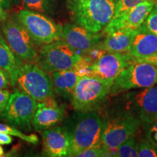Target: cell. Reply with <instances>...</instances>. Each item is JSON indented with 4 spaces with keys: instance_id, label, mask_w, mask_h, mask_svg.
Returning <instances> with one entry per match:
<instances>
[{
    "instance_id": "obj_34",
    "label": "cell",
    "mask_w": 157,
    "mask_h": 157,
    "mask_svg": "<svg viewBox=\"0 0 157 157\" xmlns=\"http://www.w3.org/2000/svg\"><path fill=\"white\" fill-rule=\"evenodd\" d=\"M149 125H151V126L149 127V128L148 129V136L151 135L153 132L157 131V120L156 121H154V123L151 124Z\"/></svg>"
},
{
    "instance_id": "obj_18",
    "label": "cell",
    "mask_w": 157,
    "mask_h": 157,
    "mask_svg": "<svg viewBox=\"0 0 157 157\" xmlns=\"http://www.w3.org/2000/svg\"><path fill=\"white\" fill-rule=\"evenodd\" d=\"M136 29H117L105 34L98 46L107 52H127Z\"/></svg>"
},
{
    "instance_id": "obj_3",
    "label": "cell",
    "mask_w": 157,
    "mask_h": 157,
    "mask_svg": "<svg viewBox=\"0 0 157 157\" xmlns=\"http://www.w3.org/2000/svg\"><path fill=\"white\" fill-rule=\"evenodd\" d=\"M140 123L138 118L128 110L103 119L101 145L108 156H113L118 147L134 136Z\"/></svg>"
},
{
    "instance_id": "obj_4",
    "label": "cell",
    "mask_w": 157,
    "mask_h": 157,
    "mask_svg": "<svg viewBox=\"0 0 157 157\" xmlns=\"http://www.w3.org/2000/svg\"><path fill=\"white\" fill-rule=\"evenodd\" d=\"M113 83L95 76H82L71 100L74 109L77 112L95 111L111 93Z\"/></svg>"
},
{
    "instance_id": "obj_19",
    "label": "cell",
    "mask_w": 157,
    "mask_h": 157,
    "mask_svg": "<svg viewBox=\"0 0 157 157\" xmlns=\"http://www.w3.org/2000/svg\"><path fill=\"white\" fill-rule=\"evenodd\" d=\"M82 76L75 68L59 71L52 73L54 93L68 100H71L74 87Z\"/></svg>"
},
{
    "instance_id": "obj_35",
    "label": "cell",
    "mask_w": 157,
    "mask_h": 157,
    "mask_svg": "<svg viewBox=\"0 0 157 157\" xmlns=\"http://www.w3.org/2000/svg\"><path fill=\"white\" fill-rule=\"evenodd\" d=\"M152 134H153V135H154V136H153V138H154V140H151V141H152V142H154V143H157V131H156V132H153ZM149 136H150V135H149Z\"/></svg>"
},
{
    "instance_id": "obj_33",
    "label": "cell",
    "mask_w": 157,
    "mask_h": 157,
    "mask_svg": "<svg viewBox=\"0 0 157 157\" xmlns=\"http://www.w3.org/2000/svg\"><path fill=\"white\" fill-rule=\"evenodd\" d=\"M0 5L2 6L4 9L9 10L11 7L12 0H0Z\"/></svg>"
},
{
    "instance_id": "obj_27",
    "label": "cell",
    "mask_w": 157,
    "mask_h": 157,
    "mask_svg": "<svg viewBox=\"0 0 157 157\" xmlns=\"http://www.w3.org/2000/svg\"><path fill=\"white\" fill-rule=\"evenodd\" d=\"M143 25L148 31L157 36V3L149 13L148 16L143 23Z\"/></svg>"
},
{
    "instance_id": "obj_21",
    "label": "cell",
    "mask_w": 157,
    "mask_h": 157,
    "mask_svg": "<svg viewBox=\"0 0 157 157\" xmlns=\"http://www.w3.org/2000/svg\"><path fill=\"white\" fill-rule=\"evenodd\" d=\"M23 9L39 12L45 15L53 14L56 10L55 0H15Z\"/></svg>"
},
{
    "instance_id": "obj_15",
    "label": "cell",
    "mask_w": 157,
    "mask_h": 157,
    "mask_svg": "<svg viewBox=\"0 0 157 157\" xmlns=\"http://www.w3.org/2000/svg\"><path fill=\"white\" fill-rule=\"evenodd\" d=\"M66 109L63 105L58 104L54 97L48 98L37 103L32 127L37 132L53 127L63 120Z\"/></svg>"
},
{
    "instance_id": "obj_10",
    "label": "cell",
    "mask_w": 157,
    "mask_h": 157,
    "mask_svg": "<svg viewBox=\"0 0 157 157\" xmlns=\"http://www.w3.org/2000/svg\"><path fill=\"white\" fill-rule=\"evenodd\" d=\"M3 36L13 52L22 60L36 61L39 51L37 45L18 18L7 19L2 28Z\"/></svg>"
},
{
    "instance_id": "obj_12",
    "label": "cell",
    "mask_w": 157,
    "mask_h": 157,
    "mask_svg": "<svg viewBox=\"0 0 157 157\" xmlns=\"http://www.w3.org/2000/svg\"><path fill=\"white\" fill-rule=\"evenodd\" d=\"M134 59L127 52H106L91 66V76L111 82Z\"/></svg>"
},
{
    "instance_id": "obj_2",
    "label": "cell",
    "mask_w": 157,
    "mask_h": 157,
    "mask_svg": "<svg viewBox=\"0 0 157 157\" xmlns=\"http://www.w3.org/2000/svg\"><path fill=\"white\" fill-rule=\"evenodd\" d=\"M103 119L97 111L78 112L71 129L68 156H76L82 151L101 145Z\"/></svg>"
},
{
    "instance_id": "obj_8",
    "label": "cell",
    "mask_w": 157,
    "mask_h": 157,
    "mask_svg": "<svg viewBox=\"0 0 157 157\" xmlns=\"http://www.w3.org/2000/svg\"><path fill=\"white\" fill-rule=\"evenodd\" d=\"M157 84V66L140 62L129 65L115 78L111 94L117 95L130 90L142 89Z\"/></svg>"
},
{
    "instance_id": "obj_7",
    "label": "cell",
    "mask_w": 157,
    "mask_h": 157,
    "mask_svg": "<svg viewBox=\"0 0 157 157\" xmlns=\"http://www.w3.org/2000/svg\"><path fill=\"white\" fill-rule=\"evenodd\" d=\"M17 18L39 47L62 39L63 25L48 15L23 9Z\"/></svg>"
},
{
    "instance_id": "obj_20",
    "label": "cell",
    "mask_w": 157,
    "mask_h": 157,
    "mask_svg": "<svg viewBox=\"0 0 157 157\" xmlns=\"http://www.w3.org/2000/svg\"><path fill=\"white\" fill-rule=\"evenodd\" d=\"M23 63L22 59L13 52L5 37L0 34V68L10 74L11 85H15L17 72Z\"/></svg>"
},
{
    "instance_id": "obj_16",
    "label": "cell",
    "mask_w": 157,
    "mask_h": 157,
    "mask_svg": "<svg viewBox=\"0 0 157 157\" xmlns=\"http://www.w3.org/2000/svg\"><path fill=\"white\" fill-rule=\"evenodd\" d=\"M43 151L47 156H68L71 148V135L65 127H53L42 131Z\"/></svg>"
},
{
    "instance_id": "obj_22",
    "label": "cell",
    "mask_w": 157,
    "mask_h": 157,
    "mask_svg": "<svg viewBox=\"0 0 157 157\" xmlns=\"http://www.w3.org/2000/svg\"><path fill=\"white\" fill-rule=\"evenodd\" d=\"M138 145L134 136L121 144L116 150L113 157H137L138 156Z\"/></svg>"
},
{
    "instance_id": "obj_29",
    "label": "cell",
    "mask_w": 157,
    "mask_h": 157,
    "mask_svg": "<svg viewBox=\"0 0 157 157\" xmlns=\"http://www.w3.org/2000/svg\"><path fill=\"white\" fill-rule=\"evenodd\" d=\"M10 95L8 90H0V114L7 106Z\"/></svg>"
},
{
    "instance_id": "obj_31",
    "label": "cell",
    "mask_w": 157,
    "mask_h": 157,
    "mask_svg": "<svg viewBox=\"0 0 157 157\" xmlns=\"http://www.w3.org/2000/svg\"><path fill=\"white\" fill-rule=\"evenodd\" d=\"M13 137L10 135L0 132V145H9L13 142Z\"/></svg>"
},
{
    "instance_id": "obj_36",
    "label": "cell",
    "mask_w": 157,
    "mask_h": 157,
    "mask_svg": "<svg viewBox=\"0 0 157 157\" xmlns=\"http://www.w3.org/2000/svg\"><path fill=\"white\" fill-rule=\"evenodd\" d=\"M5 154V151H4V149L2 146V145H0V156H2Z\"/></svg>"
},
{
    "instance_id": "obj_9",
    "label": "cell",
    "mask_w": 157,
    "mask_h": 157,
    "mask_svg": "<svg viewBox=\"0 0 157 157\" xmlns=\"http://www.w3.org/2000/svg\"><path fill=\"white\" fill-rule=\"evenodd\" d=\"M37 103L34 98L19 90H15L1 113V119L12 126L30 131Z\"/></svg>"
},
{
    "instance_id": "obj_26",
    "label": "cell",
    "mask_w": 157,
    "mask_h": 157,
    "mask_svg": "<svg viewBox=\"0 0 157 157\" xmlns=\"http://www.w3.org/2000/svg\"><path fill=\"white\" fill-rule=\"evenodd\" d=\"M76 157H104L108 156L107 152L101 145L82 151L76 155Z\"/></svg>"
},
{
    "instance_id": "obj_14",
    "label": "cell",
    "mask_w": 157,
    "mask_h": 157,
    "mask_svg": "<svg viewBox=\"0 0 157 157\" xmlns=\"http://www.w3.org/2000/svg\"><path fill=\"white\" fill-rule=\"evenodd\" d=\"M103 35L104 33L93 32L76 23L63 25V40L83 54L98 46L103 40Z\"/></svg>"
},
{
    "instance_id": "obj_5",
    "label": "cell",
    "mask_w": 157,
    "mask_h": 157,
    "mask_svg": "<svg viewBox=\"0 0 157 157\" xmlns=\"http://www.w3.org/2000/svg\"><path fill=\"white\" fill-rule=\"evenodd\" d=\"M15 85L37 102L54 97L51 76L33 62L23 63L17 72Z\"/></svg>"
},
{
    "instance_id": "obj_28",
    "label": "cell",
    "mask_w": 157,
    "mask_h": 157,
    "mask_svg": "<svg viewBox=\"0 0 157 157\" xmlns=\"http://www.w3.org/2000/svg\"><path fill=\"white\" fill-rule=\"evenodd\" d=\"M11 84V78L5 70L0 68V90H5Z\"/></svg>"
},
{
    "instance_id": "obj_37",
    "label": "cell",
    "mask_w": 157,
    "mask_h": 157,
    "mask_svg": "<svg viewBox=\"0 0 157 157\" xmlns=\"http://www.w3.org/2000/svg\"><path fill=\"white\" fill-rule=\"evenodd\" d=\"M153 143H154V144L155 145V146H156V148H157V143H154V142H152Z\"/></svg>"
},
{
    "instance_id": "obj_13",
    "label": "cell",
    "mask_w": 157,
    "mask_h": 157,
    "mask_svg": "<svg viewBox=\"0 0 157 157\" xmlns=\"http://www.w3.org/2000/svg\"><path fill=\"white\" fill-rule=\"evenodd\" d=\"M156 3L157 0H146L119 16L113 17L103 29L104 34L117 29H138L145 22Z\"/></svg>"
},
{
    "instance_id": "obj_30",
    "label": "cell",
    "mask_w": 157,
    "mask_h": 157,
    "mask_svg": "<svg viewBox=\"0 0 157 157\" xmlns=\"http://www.w3.org/2000/svg\"><path fill=\"white\" fill-rule=\"evenodd\" d=\"M140 62H144V63H148L153 64L154 66H157V52L152 56L146 57V58H138L134 60V63H140Z\"/></svg>"
},
{
    "instance_id": "obj_24",
    "label": "cell",
    "mask_w": 157,
    "mask_h": 157,
    "mask_svg": "<svg viewBox=\"0 0 157 157\" xmlns=\"http://www.w3.org/2000/svg\"><path fill=\"white\" fill-rule=\"evenodd\" d=\"M139 157H157V148L150 140H141L138 145Z\"/></svg>"
},
{
    "instance_id": "obj_6",
    "label": "cell",
    "mask_w": 157,
    "mask_h": 157,
    "mask_svg": "<svg viewBox=\"0 0 157 157\" xmlns=\"http://www.w3.org/2000/svg\"><path fill=\"white\" fill-rule=\"evenodd\" d=\"M82 56L63 39L42 45L36 63L48 73L72 68Z\"/></svg>"
},
{
    "instance_id": "obj_23",
    "label": "cell",
    "mask_w": 157,
    "mask_h": 157,
    "mask_svg": "<svg viewBox=\"0 0 157 157\" xmlns=\"http://www.w3.org/2000/svg\"><path fill=\"white\" fill-rule=\"evenodd\" d=\"M0 132H2L7 134L10 135L11 136H15L21 139V140L25 141V142L31 143V144L36 145L39 143V138L37 135L34 134L26 135L25 133L17 129V127L14 126H9V125L6 124L0 123Z\"/></svg>"
},
{
    "instance_id": "obj_1",
    "label": "cell",
    "mask_w": 157,
    "mask_h": 157,
    "mask_svg": "<svg viewBox=\"0 0 157 157\" xmlns=\"http://www.w3.org/2000/svg\"><path fill=\"white\" fill-rule=\"evenodd\" d=\"M117 0H66V6L76 24L100 32L113 18Z\"/></svg>"
},
{
    "instance_id": "obj_11",
    "label": "cell",
    "mask_w": 157,
    "mask_h": 157,
    "mask_svg": "<svg viewBox=\"0 0 157 157\" xmlns=\"http://www.w3.org/2000/svg\"><path fill=\"white\" fill-rule=\"evenodd\" d=\"M127 110L140 122L151 124L157 120V85L143 88L125 95Z\"/></svg>"
},
{
    "instance_id": "obj_32",
    "label": "cell",
    "mask_w": 157,
    "mask_h": 157,
    "mask_svg": "<svg viewBox=\"0 0 157 157\" xmlns=\"http://www.w3.org/2000/svg\"><path fill=\"white\" fill-rule=\"evenodd\" d=\"M7 19V12L5 10L3 7L0 5V21L5 22L6 20Z\"/></svg>"
},
{
    "instance_id": "obj_25",
    "label": "cell",
    "mask_w": 157,
    "mask_h": 157,
    "mask_svg": "<svg viewBox=\"0 0 157 157\" xmlns=\"http://www.w3.org/2000/svg\"><path fill=\"white\" fill-rule=\"evenodd\" d=\"M144 1L146 0H117L115 13L113 17L119 16Z\"/></svg>"
},
{
    "instance_id": "obj_17",
    "label": "cell",
    "mask_w": 157,
    "mask_h": 157,
    "mask_svg": "<svg viewBox=\"0 0 157 157\" xmlns=\"http://www.w3.org/2000/svg\"><path fill=\"white\" fill-rule=\"evenodd\" d=\"M157 52V36L144 25L136 29L128 53L133 59L146 58Z\"/></svg>"
}]
</instances>
